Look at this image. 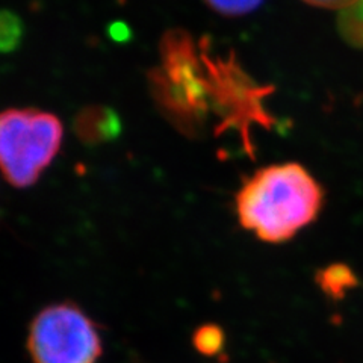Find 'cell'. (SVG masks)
<instances>
[{
	"label": "cell",
	"instance_id": "obj_6",
	"mask_svg": "<svg viewBox=\"0 0 363 363\" xmlns=\"http://www.w3.org/2000/svg\"><path fill=\"white\" fill-rule=\"evenodd\" d=\"M25 37V25L13 11L0 9V53L14 52Z\"/></svg>",
	"mask_w": 363,
	"mask_h": 363
},
{
	"label": "cell",
	"instance_id": "obj_2",
	"mask_svg": "<svg viewBox=\"0 0 363 363\" xmlns=\"http://www.w3.org/2000/svg\"><path fill=\"white\" fill-rule=\"evenodd\" d=\"M62 123L52 112L11 108L0 112V172L16 188L32 186L61 150Z\"/></svg>",
	"mask_w": 363,
	"mask_h": 363
},
{
	"label": "cell",
	"instance_id": "obj_1",
	"mask_svg": "<svg viewBox=\"0 0 363 363\" xmlns=\"http://www.w3.org/2000/svg\"><path fill=\"white\" fill-rule=\"evenodd\" d=\"M235 204L242 229L262 242L281 244L318 218L324 191L303 165L276 164L250 177Z\"/></svg>",
	"mask_w": 363,
	"mask_h": 363
},
{
	"label": "cell",
	"instance_id": "obj_8",
	"mask_svg": "<svg viewBox=\"0 0 363 363\" xmlns=\"http://www.w3.org/2000/svg\"><path fill=\"white\" fill-rule=\"evenodd\" d=\"M213 11L224 16H242L255 11L264 0H204Z\"/></svg>",
	"mask_w": 363,
	"mask_h": 363
},
{
	"label": "cell",
	"instance_id": "obj_5",
	"mask_svg": "<svg viewBox=\"0 0 363 363\" xmlns=\"http://www.w3.org/2000/svg\"><path fill=\"white\" fill-rule=\"evenodd\" d=\"M316 283L327 297L340 300L345 297V294L350 289H353L357 285V277L348 265L335 264L318 272Z\"/></svg>",
	"mask_w": 363,
	"mask_h": 363
},
{
	"label": "cell",
	"instance_id": "obj_7",
	"mask_svg": "<svg viewBox=\"0 0 363 363\" xmlns=\"http://www.w3.org/2000/svg\"><path fill=\"white\" fill-rule=\"evenodd\" d=\"M225 342L224 332L218 325H203L194 335V345L201 354L213 356L221 351Z\"/></svg>",
	"mask_w": 363,
	"mask_h": 363
},
{
	"label": "cell",
	"instance_id": "obj_3",
	"mask_svg": "<svg viewBox=\"0 0 363 363\" xmlns=\"http://www.w3.org/2000/svg\"><path fill=\"white\" fill-rule=\"evenodd\" d=\"M33 363H97L104 344L93 318L72 301L45 306L29 325Z\"/></svg>",
	"mask_w": 363,
	"mask_h": 363
},
{
	"label": "cell",
	"instance_id": "obj_9",
	"mask_svg": "<svg viewBox=\"0 0 363 363\" xmlns=\"http://www.w3.org/2000/svg\"><path fill=\"white\" fill-rule=\"evenodd\" d=\"M306 2L323 8H350L360 2V0H306Z\"/></svg>",
	"mask_w": 363,
	"mask_h": 363
},
{
	"label": "cell",
	"instance_id": "obj_4",
	"mask_svg": "<svg viewBox=\"0 0 363 363\" xmlns=\"http://www.w3.org/2000/svg\"><path fill=\"white\" fill-rule=\"evenodd\" d=\"M73 130L82 144H106L120 136L121 118L109 106L88 105L74 116Z\"/></svg>",
	"mask_w": 363,
	"mask_h": 363
}]
</instances>
